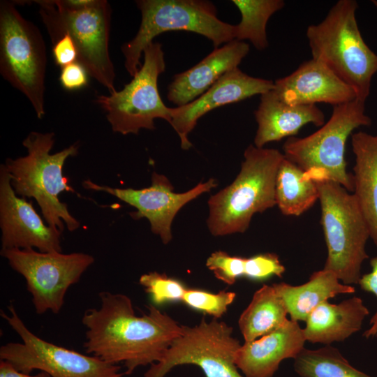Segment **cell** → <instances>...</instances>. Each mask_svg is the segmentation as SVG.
Wrapping results in <instances>:
<instances>
[{"label":"cell","mask_w":377,"mask_h":377,"mask_svg":"<svg viewBox=\"0 0 377 377\" xmlns=\"http://www.w3.org/2000/svg\"><path fill=\"white\" fill-rule=\"evenodd\" d=\"M239 9L242 19L236 24L235 40H249L258 50L268 47L267 24L276 12L281 10L283 0H233Z\"/></svg>","instance_id":"26"},{"label":"cell","mask_w":377,"mask_h":377,"mask_svg":"<svg viewBox=\"0 0 377 377\" xmlns=\"http://www.w3.org/2000/svg\"><path fill=\"white\" fill-rule=\"evenodd\" d=\"M235 297V293L226 290L214 294L198 289H186L182 301L193 309L219 318L227 311Z\"/></svg>","instance_id":"28"},{"label":"cell","mask_w":377,"mask_h":377,"mask_svg":"<svg viewBox=\"0 0 377 377\" xmlns=\"http://www.w3.org/2000/svg\"><path fill=\"white\" fill-rule=\"evenodd\" d=\"M249 50L248 43L237 40L214 48L197 64L173 77L168 100L179 107L196 99L224 74L238 68Z\"/></svg>","instance_id":"19"},{"label":"cell","mask_w":377,"mask_h":377,"mask_svg":"<svg viewBox=\"0 0 377 377\" xmlns=\"http://www.w3.org/2000/svg\"><path fill=\"white\" fill-rule=\"evenodd\" d=\"M98 295L100 307L87 309L82 318L87 329L83 346L108 363H124L125 374L158 362L183 332L184 325L154 305L138 316L127 295L108 291Z\"/></svg>","instance_id":"1"},{"label":"cell","mask_w":377,"mask_h":377,"mask_svg":"<svg viewBox=\"0 0 377 377\" xmlns=\"http://www.w3.org/2000/svg\"><path fill=\"white\" fill-rule=\"evenodd\" d=\"M82 186L86 189L105 192L135 207L137 211L130 213L131 216L134 219H148L151 232L158 235L164 244H167L172 239V221L180 209L204 193L216 188L218 182L210 178L205 182H199L186 192L175 193L168 178L154 171L151 186L141 189L102 186L90 179L84 180Z\"/></svg>","instance_id":"14"},{"label":"cell","mask_w":377,"mask_h":377,"mask_svg":"<svg viewBox=\"0 0 377 377\" xmlns=\"http://www.w3.org/2000/svg\"><path fill=\"white\" fill-rule=\"evenodd\" d=\"M143 54L144 62L130 82L120 91L96 98L114 133L138 134L142 128L155 129L156 119L170 121L171 108L164 104L158 89V77L165 71L161 44L153 41Z\"/></svg>","instance_id":"10"},{"label":"cell","mask_w":377,"mask_h":377,"mask_svg":"<svg viewBox=\"0 0 377 377\" xmlns=\"http://www.w3.org/2000/svg\"><path fill=\"white\" fill-rule=\"evenodd\" d=\"M364 103L356 98L333 106L330 119L318 131L304 138H287L283 145L284 157L315 182L332 181L353 192V175L346 170V145L354 130L371 124Z\"/></svg>","instance_id":"6"},{"label":"cell","mask_w":377,"mask_h":377,"mask_svg":"<svg viewBox=\"0 0 377 377\" xmlns=\"http://www.w3.org/2000/svg\"><path fill=\"white\" fill-rule=\"evenodd\" d=\"M52 56L54 63L61 68L77 61V50L71 37L65 34L52 43Z\"/></svg>","instance_id":"33"},{"label":"cell","mask_w":377,"mask_h":377,"mask_svg":"<svg viewBox=\"0 0 377 377\" xmlns=\"http://www.w3.org/2000/svg\"><path fill=\"white\" fill-rule=\"evenodd\" d=\"M55 142L53 132L31 131L23 140L27 154L15 159L7 158L4 167L10 176L15 193L24 198H34L43 216L50 227L62 232L64 223L69 231L80 227V222L59 200L62 191L75 193L63 175L68 158L78 153L79 145L75 142L54 154L50 151Z\"/></svg>","instance_id":"2"},{"label":"cell","mask_w":377,"mask_h":377,"mask_svg":"<svg viewBox=\"0 0 377 377\" xmlns=\"http://www.w3.org/2000/svg\"><path fill=\"white\" fill-rule=\"evenodd\" d=\"M306 341L304 330L288 319L271 333L241 345L235 364L244 377H272L283 360L300 354Z\"/></svg>","instance_id":"18"},{"label":"cell","mask_w":377,"mask_h":377,"mask_svg":"<svg viewBox=\"0 0 377 377\" xmlns=\"http://www.w3.org/2000/svg\"><path fill=\"white\" fill-rule=\"evenodd\" d=\"M283 154L276 149L249 145L235 180L211 195L207 224L214 236L243 233L252 217L276 205V178Z\"/></svg>","instance_id":"3"},{"label":"cell","mask_w":377,"mask_h":377,"mask_svg":"<svg viewBox=\"0 0 377 377\" xmlns=\"http://www.w3.org/2000/svg\"><path fill=\"white\" fill-rule=\"evenodd\" d=\"M355 155L353 194L377 247V135L359 131L351 136Z\"/></svg>","instance_id":"22"},{"label":"cell","mask_w":377,"mask_h":377,"mask_svg":"<svg viewBox=\"0 0 377 377\" xmlns=\"http://www.w3.org/2000/svg\"><path fill=\"white\" fill-rule=\"evenodd\" d=\"M286 306L274 287L264 285L254 293L241 314L238 325L244 341H251L276 330L288 321Z\"/></svg>","instance_id":"24"},{"label":"cell","mask_w":377,"mask_h":377,"mask_svg":"<svg viewBox=\"0 0 377 377\" xmlns=\"http://www.w3.org/2000/svg\"><path fill=\"white\" fill-rule=\"evenodd\" d=\"M233 329L223 321L202 318L193 327L184 325L161 360L152 364L144 377H165L175 367L194 364L205 377H244L235 364L240 342L232 337Z\"/></svg>","instance_id":"12"},{"label":"cell","mask_w":377,"mask_h":377,"mask_svg":"<svg viewBox=\"0 0 377 377\" xmlns=\"http://www.w3.org/2000/svg\"><path fill=\"white\" fill-rule=\"evenodd\" d=\"M139 282L156 304L171 301H182L186 290L179 281L157 272L142 274Z\"/></svg>","instance_id":"29"},{"label":"cell","mask_w":377,"mask_h":377,"mask_svg":"<svg viewBox=\"0 0 377 377\" xmlns=\"http://www.w3.org/2000/svg\"><path fill=\"white\" fill-rule=\"evenodd\" d=\"M47 52L37 26L25 19L15 3L0 1V73L23 94L36 117L45 114Z\"/></svg>","instance_id":"9"},{"label":"cell","mask_w":377,"mask_h":377,"mask_svg":"<svg viewBox=\"0 0 377 377\" xmlns=\"http://www.w3.org/2000/svg\"><path fill=\"white\" fill-rule=\"evenodd\" d=\"M369 311L363 300L353 297L334 304L324 302L307 317L306 340L326 345L342 341L360 331Z\"/></svg>","instance_id":"21"},{"label":"cell","mask_w":377,"mask_h":377,"mask_svg":"<svg viewBox=\"0 0 377 377\" xmlns=\"http://www.w3.org/2000/svg\"><path fill=\"white\" fill-rule=\"evenodd\" d=\"M39 15L52 43L68 35L77 50V62L89 76L116 91L109 52L112 9L106 0H40Z\"/></svg>","instance_id":"4"},{"label":"cell","mask_w":377,"mask_h":377,"mask_svg":"<svg viewBox=\"0 0 377 377\" xmlns=\"http://www.w3.org/2000/svg\"><path fill=\"white\" fill-rule=\"evenodd\" d=\"M1 249H37L61 252V233L45 224L32 202L17 195L3 164L0 166Z\"/></svg>","instance_id":"15"},{"label":"cell","mask_w":377,"mask_h":377,"mask_svg":"<svg viewBox=\"0 0 377 377\" xmlns=\"http://www.w3.org/2000/svg\"><path fill=\"white\" fill-rule=\"evenodd\" d=\"M89 76L85 68L75 61L61 68L59 80L64 89L76 91L88 86Z\"/></svg>","instance_id":"32"},{"label":"cell","mask_w":377,"mask_h":377,"mask_svg":"<svg viewBox=\"0 0 377 377\" xmlns=\"http://www.w3.org/2000/svg\"><path fill=\"white\" fill-rule=\"evenodd\" d=\"M274 87V81L249 75L237 68L224 74L196 99L186 105L171 108L169 124L179 135L182 149L186 150L192 146L188 134L203 115L219 107L261 95Z\"/></svg>","instance_id":"16"},{"label":"cell","mask_w":377,"mask_h":377,"mask_svg":"<svg viewBox=\"0 0 377 377\" xmlns=\"http://www.w3.org/2000/svg\"><path fill=\"white\" fill-rule=\"evenodd\" d=\"M370 265L371 271L362 275L358 284L363 290L371 293L377 297V256L370 260ZM369 323V328L363 334L367 339L377 336V311L371 317Z\"/></svg>","instance_id":"34"},{"label":"cell","mask_w":377,"mask_h":377,"mask_svg":"<svg viewBox=\"0 0 377 377\" xmlns=\"http://www.w3.org/2000/svg\"><path fill=\"white\" fill-rule=\"evenodd\" d=\"M316 184L327 249L323 269L346 285L357 284L362 265L369 258L365 247L370 232L366 219L354 194L341 184L332 181Z\"/></svg>","instance_id":"8"},{"label":"cell","mask_w":377,"mask_h":377,"mask_svg":"<svg viewBox=\"0 0 377 377\" xmlns=\"http://www.w3.org/2000/svg\"><path fill=\"white\" fill-rule=\"evenodd\" d=\"M245 262V258L232 256L225 251H216L207 259L206 266L216 279L232 285L239 276L244 275Z\"/></svg>","instance_id":"30"},{"label":"cell","mask_w":377,"mask_h":377,"mask_svg":"<svg viewBox=\"0 0 377 377\" xmlns=\"http://www.w3.org/2000/svg\"><path fill=\"white\" fill-rule=\"evenodd\" d=\"M10 315L1 311L22 342H10L0 348V359L15 369L31 374L39 370L51 377H122L118 364L108 363L96 356L46 341L31 332L17 314L14 306H8Z\"/></svg>","instance_id":"11"},{"label":"cell","mask_w":377,"mask_h":377,"mask_svg":"<svg viewBox=\"0 0 377 377\" xmlns=\"http://www.w3.org/2000/svg\"><path fill=\"white\" fill-rule=\"evenodd\" d=\"M0 377H51L45 372L40 371L36 374H27L15 369L10 363L0 361Z\"/></svg>","instance_id":"35"},{"label":"cell","mask_w":377,"mask_h":377,"mask_svg":"<svg viewBox=\"0 0 377 377\" xmlns=\"http://www.w3.org/2000/svg\"><path fill=\"white\" fill-rule=\"evenodd\" d=\"M273 286L282 298L290 320L296 322L306 321L317 306L330 298L355 291L353 286L343 283L333 272L324 269L313 272L300 286L279 283Z\"/></svg>","instance_id":"23"},{"label":"cell","mask_w":377,"mask_h":377,"mask_svg":"<svg viewBox=\"0 0 377 377\" xmlns=\"http://www.w3.org/2000/svg\"><path fill=\"white\" fill-rule=\"evenodd\" d=\"M294 369L301 377H372L353 367L335 348H305L294 359Z\"/></svg>","instance_id":"27"},{"label":"cell","mask_w":377,"mask_h":377,"mask_svg":"<svg viewBox=\"0 0 377 377\" xmlns=\"http://www.w3.org/2000/svg\"><path fill=\"white\" fill-rule=\"evenodd\" d=\"M285 270L276 254L266 253L246 258L244 276L262 280L273 275L281 277Z\"/></svg>","instance_id":"31"},{"label":"cell","mask_w":377,"mask_h":377,"mask_svg":"<svg viewBox=\"0 0 377 377\" xmlns=\"http://www.w3.org/2000/svg\"><path fill=\"white\" fill-rule=\"evenodd\" d=\"M141 13L139 29L130 41L121 47L124 67L133 77L142 64L145 48L159 34L170 31H185L202 35L216 47L235 40L236 26L217 17L214 3L204 0H139Z\"/></svg>","instance_id":"7"},{"label":"cell","mask_w":377,"mask_h":377,"mask_svg":"<svg viewBox=\"0 0 377 377\" xmlns=\"http://www.w3.org/2000/svg\"><path fill=\"white\" fill-rule=\"evenodd\" d=\"M373 4L375 6V7L377 8V1L373 0L372 1Z\"/></svg>","instance_id":"36"},{"label":"cell","mask_w":377,"mask_h":377,"mask_svg":"<svg viewBox=\"0 0 377 377\" xmlns=\"http://www.w3.org/2000/svg\"><path fill=\"white\" fill-rule=\"evenodd\" d=\"M275 198L283 215L300 216L318 200L317 184L284 157L276 175Z\"/></svg>","instance_id":"25"},{"label":"cell","mask_w":377,"mask_h":377,"mask_svg":"<svg viewBox=\"0 0 377 377\" xmlns=\"http://www.w3.org/2000/svg\"><path fill=\"white\" fill-rule=\"evenodd\" d=\"M355 0H339L324 20L306 29L312 58L322 62L350 86L356 98L366 101L373 76L377 73V54L364 40L356 20Z\"/></svg>","instance_id":"5"},{"label":"cell","mask_w":377,"mask_h":377,"mask_svg":"<svg viewBox=\"0 0 377 377\" xmlns=\"http://www.w3.org/2000/svg\"><path fill=\"white\" fill-rule=\"evenodd\" d=\"M254 116L258 128L253 143L259 148L296 135L307 124L321 127L325 123V114L316 105H290L273 89L260 95Z\"/></svg>","instance_id":"20"},{"label":"cell","mask_w":377,"mask_h":377,"mask_svg":"<svg viewBox=\"0 0 377 377\" xmlns=\"http://www.w3.org/2000/svg\"><path fill=\"white\" fill-rule=\"evenodd\" d=\"M273 90L290 105H341L356 99L354 90L322 62L311 58L274 81Z\"/></svg>","instance_id":"17"},{"label":"cell","mask_w":377,"mask_h":377,"mask_svg":"<svg viewBox=\"0 0 377 377\" xmlns=\"http://www.w3.org/2000/svg\"><path fill=\"white\" fill-rule=\"evenodd\" d=\"M9 265L25 279L38 314L61 311L68 288L79 281L94 263L92 256L80 252H40L35 249H1Z\"/></svg>","instance_id":"13"}]
</instances>
